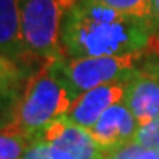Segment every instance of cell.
<instances>
[{
  "label": "cell",
  "mask_w": 159,
  "mask_h": 159,
  "mask_svg": "<svg viewBox=\"0 0 159 159\" xmlns=\"http://www.w3.org/2000/svg\"><path fill=\"white\" fill-rule=\"evenodd\" d=\"M149 21L115 11L96 2L78 0L62 23L65 57H111L144 52L151 39Z\"/></svg>",
  "instance_id": "6da1fadb"
},
{
  "label": "cell",
  "mask_w": 159,
  "mask_h": 159,
  "mask_svg": "<svg viewBox=\"0 0 159 159\" xmlns=\"http://www.w3.org/2000/svg\"><path fill=\"white\" fill-rule=\"evenodd\" d=\"M76 98L71 86L47 62L28 76L8 127L34 141L50 124L65 117Z\"/></svg>",
  "instance_id": "7a4b0ae2"
},
{
  "label": "cell",
  "mask_w": 159,
  "mask_h": 159,
  "mask_svg": "<svg viewBox=\"0 0 159 159\" xmlns=\"http://www.w3.org/2000/svg\"><path fill=\"white\" fill-rule=\"evenodd\" d=\"M70 8L63 0H23L21 33L25 49L33 63L44 65L65 57L62 23Z\"/></svg>",
  "instance_id": "3957f363"
},
{
  "label": "cell",
  "mask_w": 159,
  "mask_h": 159,
  "mask_svg": "<svg viewBox=\"0 0 159 159\" xmlns=\"http://www.w3.org/2000/svg\"><path fill=\"white\" fill-rule=\"evenodd\" d=\"M144 54L146 50L111 57H62L50 63L80 96L81 93L98 88L101 84L130 78L138 68Z\"/></svg>",
  "instance_id": "277c9868"
},
{
  "label": "cell",
  "mask_w": 159,
  "mask_h": 159,
  "mask_svg": "<svg viewBox=\"0 0 159 159\" xmlns=\"http://www.w3.org/2000/svg\"><path fill=\"white\" fill-rule=\"evenodd\" d=\"M138 127L159 117V57L144 54L138 68L128 80L124 99Z\"/></svg>",
  "instance_id": "5b68a950"
},
{
  "label": "cell",
  "mask_w": 159,
  "mask_h": 159,
  "mask_svg": "<svg viewBox=\"0 0 159 159\" xmlns=\"http://www.w3.org/2000/svg\"><path fill=\"white\" fill-rule=\"evenodd\" d=\"M38 140L47 143L50 159H104L106 153L98 146L89 130L67 117L50 124Z\"/></svg>",
  "instance_id": "8992f818"
},
{
  "label": "cell",
  "mask_w": 159,
  "mask_h": 159,
  "mask_svg": "<svg viewBox=\"0 0 159 159\" xmlns=\"http://www.w3.org/2000/svg\"><path fill=\"white\" fill-rule=\"evenodd\" d=\"M130 78L111 81V83L101 84L98 88L81 93L73 101V104L68 109V112L65 114V117L80 127L91 130L99 120V117L109 107L119 104V102H124L127 84H128Z\"/></svg>",
  "instance_id": "52a82bcc"
},
{
  "label": "cell",
  "mask_w": 159,
  "mask_h": 159,
  "mask_svg": "<svg viewBox=\"0 0 159 159\" xmlns=\"http://www.w3.org/2000/svg\"><path fill=\"white\" fill-rule=\"evenodd\" d=\"M136 130H138V122L133 117V114L125 106V102H119L109 107L99 120L89 130L98 146L109 153L112 149H117L127 143H132Z\"/></svg>",
  "instance_id": "ba28073f"
},
{
  "label": "cell",
  "mask_w": 159,
  "mask_h": 159,
  "mask_svg": "<svg viewBox=\"0 0 159 159\" xmlns=\"http://www.w3.org/2000/svg\"><path fill=\"white\" fill-rule=\"evenodd\" d=\"M23 0H0V54L33 73V62L28 55L21 33Z\"/></svg>",
  "instance_id": "9c48e42d"
},
{
  "label": "cell",
  "mask_w": 159,
  "mask_h": 159,
  "mask_svg": "<svg viewBox=\"0 0 159 159\" xmlns=\"http://www.w3.org/2000/svg\"><path fill=\"white\" fill-rule=\"evenodd\" d=\"M31 144V140L7 125L0 128V159H20Z\"/></svg>",
  "instance_id": "30bf717a"
},
{
  "label": "cell",
  "mask_w": 159,
  "mask_h": 159,
  "mask_svg": "<svg viewBox=\"0 0 159 159\" xmlns=\"http://www.w3.org/2000/svg\"><path fill=\"white\" fill-rule=\"evenodd\" d=\"M88 2H96L124 15L146 21L151 20L153 13V0H88Z\"/></svg>",
  "instance_id": "8fae6325"
},
{
  "label": "cell",
  "mask_w": 159,
  "mask_h": 159,
  "mask_svg": "<svg viewBox=\"0 0 159 159\" xmlns=\"http://www.w3.org/2000/svg\"><path fill=\"white\" fill-rule=\"evenodd\" d=\"M23 88H25V83L0 76V115L10 119L11 122Z\"/></svg>",
  "instance_id": "7c38bea8"
},
{
  "label": "cell",
  "mask_w": 159,
  "mask_h": 159,
  "mask_svg": "<svg viewBox=\"0 0 159 159\" xmlns=\"http://www.w3.org/2000/svg\"><path fill=\"white\" fill-rule=\"evenodd\" d=\"M104 159H157V149L143 148L135 141L106 153Z\"/></svg>",
  "instance_id": "4fadbf2b"
},
{
  "label": "cell",
  "mask_w": 159,
  "mask_h": 159,
  "mask_svg": "<svg viewBox=\"0 0 159 159\" xmlns=\"http://www.w3.org/2000/svg\"><path fill=\"white\" fill-rule=\"evenodd\" d=\"M133 141L148 149H159V117L140 125Z\"/></svg>",
  "instance_id": "5bb4252c"
},
{
  "label": "cell",
  "mask_w": 159,
  "mask_h": 159,
  "mask_svg": "<svg viewBox=\"0 0 159 159\" xmlns=\"http://www.w3.org/2000/svg\"><path fill=\"white\" fill-rule=\"evenodd\" d=\"M0 76L13 80V81L26 83V80H28V76H30V73H28L26 70L21 68L20 65H16L15 62L8 60L7 57H3L2 54H0Z\"/></svg>",
  "instance_id": "9a60e30c"
},
{
  "label": "cell",
  "mask_w": 159,
  "mask_h": 159,
  "mask_svg": "<svg viewBox=\"0 0 159 159\" xmlns=\"http://www.w3.org/2000/svg\"><path fill=\"white\" fill-rule=\"evenodd\" d=\"M20 159H50L49 146L42 140H34Z\"/></svg>",
  "instance_id": "2e32d148"
},
{
  "label": "cell",
  "mask_w": 159,
  "mask_h": 159,
  "mask_svg": "<svg viewBox=\"0 0 159 159\" xmlns=\"http://www.w3.org/2000/svg\"><path fill=\"white\" fill-rule=\"evenodd\" d=\"M149 25H151V30H153V34L159 36V0H153V13H151Z\"/></svg>",
  "instance_id": "e0dca14e"
},
{
  "label": "cell",
  "mask_w": 159,
  "mask_h": 159,
  "mask_svg": "<svg viewBox=\"0 0 159 159\" xmlns=\"http://www.w3.org/2000/svg\"><path fill=\"white\" fill-rule=\"evenodd\" d=\"M146 52L159 57V36H154V34L151 36V39L148 42V47H146Z\"/></svg>",
  "instance_id": "ac0fdd59"
},
{
  "label": "cell",
  "mask_w": 159,
  "mask_h": 159,
  "mask_svg": "<svg viewBox=\"0 0 159 159\" xmlns=\"http://www.w3.org/2000/svg\"><path fill=\"white\" fill-rule=\"evenodd\" d=\"M10 124H11L10 119H7V117H3V115H0V128H5L7 125H10Z\"/></svg>",
  "instance_id": "d6986e66"
},
{
  "label": "cell",
  "mask_w": 159,
  "mask_h": 159,
  "mask_svg": "<svg viewBox=\"0 0 159 159\" xmlns=\"http://www.w3.org/2000/svg\"><path fill=\"white\" fill-rule=\"evenodd\" d=\"M63 2H67V3L70 5V7H73V5H75V3L78 2V0H63Z\"/></svg>",
  "instance_id": "ffe728a7"
},
{
  "label": "cell",
  "mask_w": 159,
  "mask_h": 159,
  "mask_svg": "<svg viewBox=\"0 0 159 159\" xmlns=\"http://www.w3.org/2000/svg\"><path fill=\"white\" fill-rule=\"evenodd\" d=\"M157 159H159V149H157Z\"/></svg>",
  "instance_id": "44dd1931"
}]
</instances>
